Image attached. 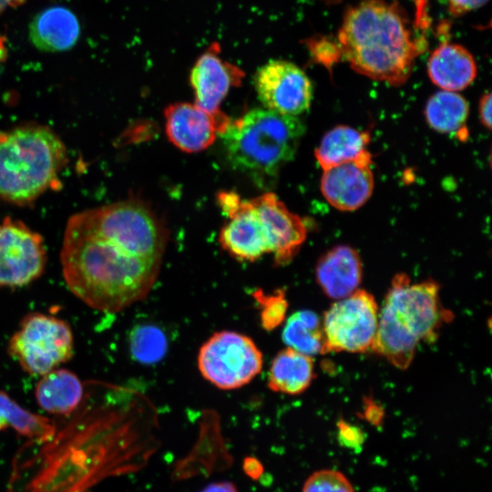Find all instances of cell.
I'll use <instances>...</instances> for the list:
<instances>
[{"label":"cell","instance_id":"cell-1","mask_svg":"<svg viewBox=\"0 0 492 492\" xmlns=\"http://www.w3.org/2000/svg\"><path fill=\"white\" fill-rule=\"evenodd\" d=\"M168 231L143 201L128 200L70 217L60 261L71 292L106 313L124 310L154 284Z\"/></svg>","mask_w":492,"mask_h":492},{"label":"cell","instance_id":"cell-2","mask_svg":"<svg viewBox=\"0 0 492 492\" xmlns=\"http://www.w3.org/2000/svg\"><path fill=\"white\" fill-rule=\"evenodd\" d=\"M87 395L89 403L83 397L49 440L18 450L7 492H91L104 478L133 469L129 412Z\"/></svg>","mask_w":492,"mask_h":492},{"label":"cell","instance_id":"cell-3","mask_svg":"<svg viewBox=\"0 0 492 492\" xmlns=\"http://www.w3.org/2000/svg\"><path fill=\"white\" fill-rule=\"evenodd\" d=\"M409 26L396 3L364 0L344 15L337 39L340 56L361 75L403 85L424 48Z\"/></svg>","mask_w":492,"mask_h":492},{"label":"cell","instance_id":"cell-4","mask_svg":"<svg viewBox=\"0 0 492 492\" xmlns=\"http://www.w3.org/2000/svg\"><path fill=\"white\" fill-rule=\"evenodd\" d=\"M452 319L436 282L414 283L405 273L396 274L378 315L372 351L394 366L406 369L419 343H433Z\"/></svg>","mask_w":492,"mask_h":492},{"label":"cell","instance_id":"cell-5","mask_svg":"<svg viewBox=\"0 0 492 492\" xmlns=\"http://www.w3.org/2000/svg\"><path fill=\"white\" fill-rule=\"evenodd\" d=\"M304 131L296 116L254 108L231 120L220 138L231 166L265 186L294 158Z\"/></svg>","mask_w":492,"mask_h":492},{"label":"cell","instance_id":"cell-6","mask_svg":"<svg viewBox=\"0 0 492 492\" xmlns=\"http://www.w3.org/2000/svg\"><path fill=\"white\" fill-rule=\"evenodd\" d=\"M66 161L64 143L46 127L31 124L0 132V199L33 202L55 185Z\"/></svg>","mask_w":492,"mask_h":492},{"label":"cell","instance_id":"cell-7","mask_svg":"<svg viewBox=\"0 0 492 492\" xmlns=\"http://www.w3.org/2000/svg\"><path fill=\"white\" fill-rule=\"evenodd\" d=\"M7 350L25 372L42 376L72 357L73 333L64 320L31 313L20 322Z\"/></svg>","mask_w":492,"mask_h":492},{"label":"cell","instance_id":"cell-8","mask_svg":"<svg viewBox=\"0 0 492 492\" xmlns=\"http://www.w3.org/2000/svg\"><path fill=\"white\" fill-rule=\"evenodd\" d=\"M262 354L249 336L233 332L213 333L200 348L198 368L201 375L221 390L242 387L262 368Z\"/></svg>","mask_w":492,"mask_h":492},{"label":"cell","instance_id":"cell-9","mask_svg":"<svg viewBox=\"0 0 492 492\" xmlns=\"http://www.w3.org/2000/svg\"><path fill=\"white\" fill-rule=\"evenodd\" d=\"M378 315L374 296L364 290L358 289L349 296L337 300L323 314V354L372 350Z\"/></svg>","mask_w":492,"mask_h":492},{"label":"cell","instance_id":"cell-10","mask_svg":"<svg viewBox=\"0 0 492 492\" xmlns=\"http://www.w3.org/2000/svg\"><path fill=\"white\" fill-rule=\"evenodd\" d=\"M46 261L39 233L10 217L0 221V288L31 283L43 274Z\"/></svg>","mask_w":492,"mask_h":492},{"label":"cell","instance_id":"cell-11","mask_svg":"<svg viewBox=\"0 0 492 492\" xmlns=\"http://www.w3.org/2000/svg\"><path fill=\"white\" fill-rule=\"evenodd\" d=\"M254 87L266 109L290 116L306 111L313 99V85L295 64L285 60H271L256 71Z\"/></svg>","mask_w":492,"mask_h":492},{"label":"cell","instance_id":"cell-12","mask_svg":"<svg viewBox=\"0 0 492 492\" xmlns=\"http://www.w3.org/2000/svg\"><path fill=\"white\" fill-rule=\"evenodd\" d=\"M217 201L229 219L219 235L225 251L243 261H254L271 253L263 227L250 200H242L231 191H221L217 195Z\"/></svg>","mask_w":492,"mask_h":492},{"label":"cell","instance_id":"cell-13","mask_svg":"<svg viewBox=\"0 0 492 492\" xmlns=\"http://www.w3.org/2000/svg\"><path fill=\"white\" fill-rule=\"evenodd\" d=\"M266 235L270 251L278 265L289 263L307 235L302 218L290 211L272 192L250 200Z\"/></svg>","mask_w":492,"mask_h":492},{"label":"cell","instance_id":"cell-14","mask_svg":"<svg viewBox=\"0 0 492 492\" xmlns=\"http://www.w3.org/2000/svg\"><path fill=\"white\" fill-rule=\"evenodd\" d=\"M166 133L178 149L192 153L210 147L227 128L230 118L223 112L213 115L195 104L178 102L166 108Z\"/></svg>","mask_w":492,"mask_h":492},{"label":"cell","instance_id":"cell-15","mask_svg":"<svg viewBox=\"0 0 492 492\" xmlns=\"http://www.w3.org/2000/svg\"><path fill=\"white\" fill-rule=\"evenodd\" d=\"M220 54L219 43H211L198 57L190 76L195 105L213 115L222 112L220 109L221 101L231 87L241 84L245 75Z\"/></svg>","mask_w":492,"mask_h":492},{"label":"cell","instance_id":"cell-16","mask_svg":"<svg viewBox=\"0 0 492 492\" xmlns=\"http://www.w3.org/2000/svg\"><path fill=\"white\" fill-rule=\"evenodd\" d=\"M372 155L368 154L323 170L321 191L335 209L352 211L362 207L374 190V175L370 168Z\"/></svg>","mask_w":492,"mask_h":492},{"label":"cell","instance_id":"cell-17","mask_svg":"<svg viewBox=\"0 0 492 492\" xmlns=\"http://www.w3.org/2000/svg\"><path fill=\"white\" fill-rule=\"evenodd\" d=\"M315 274L325 295L336 301L345 298L357 291L362 282L360 255L348 245H337L319 258Z\"/></svg>","mask_w":492,"mask_h":492},{"label":"cell","instance_id":"cell-18","mask_svg":"<svg viewBox=\"0 0 492 492\" xmlns=\"http://www.w3.org/2000/svg\"><path fill=\"white\" fill-rule=\"evenodd\" d=\"M80 36L76 15L64 6H51L39 12L29 26L32 44L45 52H62L72 48Z\"/></svg>","mask_w":492,"mask_h":492},{"label":"cell","instance_id":"cell-19","mask_svg":"<svg viewBox=\"0 0 492 492\" xmlns=\"http://www.w3.org/2000/svg\"><path fill=\"white\" fill-rule=\"evenodd\" d=\"M477 64L464 46L444 43L434 50L427 63L431 81L443 90L458 91L473 83L477 77Z\"/></svg>","mask_w":492,"mask_h":492},{"label":"cell","instance_id":"cell-20","mask_svg":"<svg viewBox=\"0 0 492 492\" xmlns=\"http://www.w3.org/2000/svg\"><path fill=\"white\" fill-rule=\"evenodd\" d=\"M84 395V385L78 376L63 368L42 375L35 390L36 402L43 410L66 417L77 410Z\"/></svg>","mask_w":492,"mask_h":492},{"label":"cell","instance_id":"cell-21","mask_svg":"<svg viewBox=\"0 0 492 492\" xmlns=\"http://www.w3.org/2000/svg\"><path fill=\"white\" fill-rule=\"evenodd\" d=\"M314 377L313 357L287 347L273 358L267 384L273 392L297 395L311 385Z\"/></svg>","mask_w":492,"mask_h":492},{"label":"cell","instance_id":"cell-22","mask_svg":"<svg viewBox=\"0 0 492 492\" xmlns=\"http://www.w3.org/2000/svg\"><path fill=\"white\" fill-rule=\"evenodd\" d=\"M368 132L340 125L323 137L315 150V158L324 170L368 154Z\"/></svg>","mask_w":492,"mask_h":492},{"label":"cell","instance_id":"cell-23","mask_svg":"<svg viewBox=\"0 0 492 492\" xmlns=\"http://www.w3.org/2000/svg\"><path fill=\"white\" fill-rule=\"evenodd\" d=\"M469 105L458 93L442 90L432 95L426 102L425 116L427 124L436 131L456 135L461 140L467 138L466 121Z\"/></svg>","mask_w":492,"mask_h":492},{"label":"cell","instance_id":"cell-24","mask_svg":"<svg viewBox=\"0 0 492 492\" xmlns=\"http://www.w3.org/2000/svg\"><path fill=\"white\" fill-rule=\"evenodd\" d=\"M8 427L35 442L49 440L56 430L52 420L23 408L6 393L0 391V431Z\"/></svg>","mask_w":492,"mask_h":492},{"label":"cell","instance_id":"cell-25","mask_svg":"<svg viewBox=\"0 0 492 492\" xmlns=\"http://www.w3.org/2000/svg\"><path fill=\"white\" fill-rule=\"evenodd\" d=\"M282 338L287 347L303 354H323V324L313 311L302 310L292 314L284 325Z\"/></svg>","mask_w":492,"mask_h":492},{"label":"cell","instance_id":"cell-26","mask_svg":"<svg viewBox=\"0 0 492 492\" xmlns=\"http://www.w3.org/2000/svg\"><path fill=\"white\" fill-rule=\"evenodd\" d=\"M132 357L142 364L160 361L167 351V339L162 330L153 324H139L129 334Z\"/></svg>","mask_w":492,"mask_h":492},{"label":"cell","instance_id":"cell-27","mask_svg":"<svg viewBox=\"0 0 492 492\" xmlns=\"http://www.w3.org/2000/svg\"><path fill=\"white\" fill-rule=\"evenodd\" d=\"M302 492H355L350 479L340 470L323 468L303 482Z\"/></svg>","mask_w":492,"mask_h":492},{"label":"cell","instance_id":"cell-28","mask_svg":"<svg viewBox=\"0 0 492 492\" xmlns=\"http://www.w3.org/2000/svg\"><path fill=\"white\" fill-rule=\"evenodd\" d=\"M255 297L261 305V320L263 328L271 331L279 326L284 320L288 308L284 294L279 291L275 294L265 296L258 292Z\"/></svg>","mask_w":492,"mask_h":492},{"label":"cell","instance_id":"cell-29","mask_svg":"<svg viewBox=\"0 0 492 492\" xmlns=\"http://www.w3.org/2000/svg\"><path fill=\"white\" fill-rule=\"evenodd\" d=\"M455 15H463L484 5L488 0H444Z\"/></svg>","mask_w":492,"mask_h":492},{"label":"cell","instance_id":"cell-30","mask_svg":"<svg viewBox=\"0 0 492 492\" xmlns=\"http://www.w3.org/2000/svg\"><path fill=\"white\" fill-rule=\"evenodd\" d=\"M491 93H485L479 101V118L482 125L490 129L491 128Z\"/></svg>","mask_w":492,"mask_h":492},{"label":"cell","instance_id":"cell-31","mask_svg":"<svg viewBox=\"0 0 492 492\" xmlns=\"http://www.w3.org/2000/svg\"><path fill=\"white\" fill-rule=\"evenodd\" d=\"M244 473L252 479H257L263 473L261 463L253 456H248L242 464Z\"/></svg>","mask_w":492,"mask_h":492},{"label":"cell","instance_id":"cell-32","mask_svg":"<svg viewBox=\"0 0 492 492\" xmlns=\"http://www.w3.org/2000/svg\"><path fill=\"white\" fill-rule=\"evenodd\" d=\"M199 492H239L234 483L231 481H217L205 486Z\"/></svg>","mask_w":492,"mask_h":492},{"label":"cell","instance_id":"cell-33","mask_svg":"<svg viewBox=\"0 0 492 492\" xmlns=\"http://www.w3.org/2000/svg\"><path fill=\"white\" fill-rule=\"evenodd\" d=\"M5 5L6 6L7 5H16L18 4H21L24 2V0H2Z\"/></svg>","mask_w":492,"mask_h":492}]
</instances>
